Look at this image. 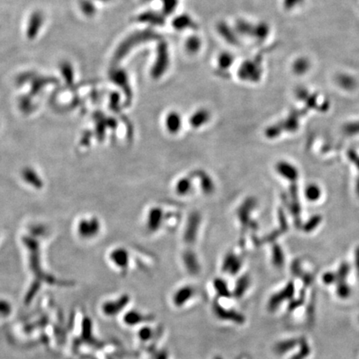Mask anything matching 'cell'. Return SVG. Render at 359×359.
I'll use <instances>...</instances> for the list:
<instances>
[{
	"mask_svg": "<svg viewBox=\"0 0 359 359\" xmlns=\"http://www.w3.org/2000/svg\"><path fill=\"white\" fill-rule=\"evenodd\" d=\"M195 290L190 285L180 287L175 291L172 296V302L177 308H181L194 298Z\"/></svg>",
	"mask_w": 359,
	"mask_h": 359,
	"instance_id": "6",
	"label": "cell"
},
{
	"mask_svg": "<svg viewBox=\"0 0 359 359\" xmlns=\"http://www.w3.org/2000/svg\"><path fill=\"white\" fill-rule=\"evenodd\" d=\"M214 285L216 291L218 292L219 294H221L222 296L229 297V290L227 285L226 282L224 281L223 278H216V280L214 281Z\"/></svg>",
	"mask_w": 359,
	"mask_h": 359,
	"instance_id": "12",
	"label": "cell"
},
{
	"mask_svg": "<svg viewBox=\"0 0 359 359\" xmlns=\"http://www.w3.org/2000/svg\"><path fill=\"white\" fill-rule=\"evenodd\" d=\"M310 61L305 57H299V59H296L293 64V70L294 73L299 75L307 73L308 71L310 70Z\"/></svg>",
	"mask_w": 359,
	"mask_h": 359,
	"instance_id": "11",
	"label": "cell"
},
{
	"mask_svg": "<svg viewBox=\"0 0 359 359\" xmlns=\"http://www.w3.org/2000/svg\"><path fill=\"white\" fill-rule=\"evenodd\" d=\"M146 320V317L141 312L136 310H130L126 313L123 317L124 323L128 326H135L141 324Z\"/></svg>",
	"mask_w": 359,
	"mask_h": 359,
	"instance_id": "9",
	"label": "cell"
},
{
	"mask_svg": "<svg viewBox=\"0 0 359 359\" xmlns=\"http://www.w3.org/2000/svg\"><path fill=\"white\" fill-rule=\"evenodd\" d=\"M164 211L160 207H152L146 216V225L151 231H157L162 227Z\"/></svg>",
	"mask_w": 359,
	"mask_h": 359,
	"instance_id": "7",
	"label": "cell"
},
{
	"mask_svg": "<svg viewBox=\"0 0 359 359\" xmlns=\"http://www.w3.org/2000/svg\"><path fill=\"white\" fill-rule=\"evenodd\" d=\"M211 121V112L206 108H199L188 117L187 123L192 130L199 131L206 128Z\"/></svg>",
	"mask_w": 359,
	"mask_h": 359,
	"instance_id": "3",
	"label": "cell"
},
{
	"mask_svg": "<svg viewBox=\"0 0 359 359\" xmlns=\"http://www.w3.org/2000/svg\"><path fill=\"white\" fill-rule=\"evenodd\" d=\"M305 2V0H283V5L286 10H295L301 7Z\"/></svg>",
	"mask_w": 359,
	"mask_h": 359,
	"instance_id": "13",
	"label": "cell"
},
{
	"mask_svg": "<svg viewBox=\"0 0 359 359\" xmlns=\"http://www.w3.org/2000/svg\"><path fill=\"white\" fill-rule=\"evenodd\" d=\"M239 259L233 255L229 254L224 258V263H223V269L224 271L229 274H233L235 273L239 269Z\"/></svg>",
	"mask_w": 359,
	"mask_h": 359,
	"instance_id": "10",
	"label": "cell"
},
{
	"mask_svg": "<svg viewBox=\"0 0 359 359\" xmlns=\"http://www.w3.org/2000/svg\"><path fill=\"white\" fill-rule=\"evenodd\" d=\"M151 333H152V331H151V328L146 327V328H141L139 330L138 335H139V338H141V340L147 341L149 338H151Z\"/></svg>",
	"mask_w": 359,
	"mask_h": 359,
	"instance_id": "14",
	"label": "cell"
},
{
	"mask_svg": "<svg viewBox=\"0 0 359 359\" xmlns=\"http://www.w3.org/2000/svg\"><path fill=\"white\" fill-rule=\"evenodd\" d=\"M78 233L82 238L84 239H93L97 236L101 229L102 223L96 216H90L87 218L82 219L78 224Z\"/></svg>",
	"mask_w": 359,
	"mask_h": 359,
	"instance_id": "2",
	"label": "cell"
},
{
	"mask_svg": "<svg viewBox=\"0 0 359 359\" xmlns=\"http://www.w3.org/2000/svg\"><path fill=\"white\" fill-rule=\"evenodd\" d=\"M194 189V180L190 176H182L175 181L174 191L180 197H187L192 195Z\"/></svg>",
	"mask_w": 359,
	"mask_h": 359,
	"instance_id": "5",
	"label": "cell"
},
{
	"mask_svg": "<svg viewBox=\"0 0 359 359\" xmlns=\"http://www.w3.org/2000/svg\"><path fill=\"white\" fill-rule=\"evenodd\" d=\"M185 123L186 120L180 112L177 110H172L164 115L162 119V128L168 135L177 136L182 133Z\"/></svg>",
	"mask_w": 359,
	"mask_h": 359,
	"instance_id": "1",
	"label": "cell"
},
{
	"mask_svg": "<svg viewBox=\"0 0 359 359\" xmlns=\"http://www.w3.org/2000/svg\"><path fill=\"white\" fill-rule=\"evenodd\" d=\"M109 259L116 268L119 269L120 270H126L130 265V252L123 246L116 247L110 252Z\"/></svg>",
	"mask_w": 359,
	"mask_h": 359,
	"instance_id": "4",
	"label": "cell"
},
{
	"mask_svg": "<svg viewBox=\"0 0 359 359\" xmlns=\"http://www.w3.org/2000/svg\"><path fill=\"white\" fill-rule=\"evenodd\" d=\"M129 303L128 296H123L118 299L117 301H111L106 303L104 305V311L107 314L116 315L128 305Z\"/></svg>",
	"mask_w": 359,
	"mask_h": 359,
	"instance_id": "8",
	"label": "cell"
}]
</instances>
